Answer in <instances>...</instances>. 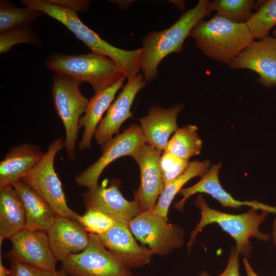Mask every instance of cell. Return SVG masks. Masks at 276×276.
<instances>
[{"label":"cell","instance_id":"6da1fadb","mask_svg":"<svg viewBox=\"0 0 276 276\" xmlns=\"http://www.w3.org/2000/svg\"><path fill=\"white\" fill-rule=\"evenodd\" d=\"M212 11L211 2L199 0L185 11L171 27L160 31L149 32L142 39L141 70L146 82L158 78V66L170 54L183 51L185 39L195 25Z\"/></svg>","mask_w":276,"mask_h":276},{"label":"cell","instance_id":"7a4b0ae2","mask_svg":"<svg viewBox=\"0 0 276 276\" xmlns=\"http://www.w3.org/2000/svg\"><path fill=\"white\" fill-rule=\"evenodd\" d=\"M21 2L27 7L39 10L62 24L90 49L91 52L111 59L120 68L128 80L138 75L141 70V48L128 51L112 45L85 25L73 10L51 5L45 0Z\"/></svg>","mask_w":276,"mask_h":276},{"label":"cell","instance_id":"3957f363","mask_svg":"<svg viewBox=\"0 0 276 276\" xmlns=\"http://www.w3.org/2000/svg\"><path fill=\"white\" fill-rule=\"evenodd\" d=\"M189 36L204 55L227 64L255 40L246 24L234 23L217 14L200 20Z\"/></svg>","mask_w":276,"mask_h":276},{"label":"cell","instance_id":"277c9868","mask_svg":"<svg viewBox=\"0 0 276 276\" xmlns=\"http://www.w3.org/2000/svg\"><path fill=\"white\" fill-rule=\"evenodd\" d=\"M196 206L201 212L199 222L191 232L187 244L190 249L198 234L206 225L217 224L235 241V246L239 255L248 257L252 250L249 239L255 237L260 241H267L271 236L261 232L259 226L265 220L268 213H257V210L251 208L247 212L235 215L224 213L211 208L201 195L197 196Z\"/></svg>","mask_w":276,"mask_h":276},{"label":"cell","instance_id":"5b68a950","mask_svg":"<svg viewBox=\"0 0 276 276\" xmlns=\"http://www.w3.org/2000/svg\"><path fill=\"white\" fill-rule=\"evenodd\" d=\"M45 65L55 74L67 75L80 84L89 83L95 94L113 85L125 76L111 59L92 52L79 55L54 53L47 58Z\"/></svg>","mask_w":276,"mask_h":276},{"label":"cell","instance_id":"8992f818","mask_svg":"<svg viewBox=\"0 0 276 276\" xmlns=\"http://www.w3.org/2000/svg\"><path fill=\"white\" fill-rule=\"evenodd\" d=\"M80 84L67 75L55 74L51 85L55 109L64 127V148L70 160L76 157L79 121L85 112L89 100L81 93Z\"/></svg>","mask_w":276,"mask_h":276},{"label":"cell","instance_id":"52a82bcc","mask_svg":"<svg viewBox=\"0 0 276 276\" xmlns=\"http://www.w3.org/2000/svg\"><path fill=\"white\" fill-rule=\"evenodd\" d=\"M64 148V141L58 137L48 146L40 161L21 180L39 194L50 206L56 216L77 221L80 216L67 205L61 182L54 168L57 153Z\"/></svg>","mask_w":276,"mask_h":276},{"label":"cell","instance_id":"ba28073f","mask_svg":"<svg viewBox=\"0 0 276 276\" xmlns=\"http://www.w3.org/2000/svg\"><path fill=\"white\" fill-rule=\"evenodd\" d=\"M87 247L72 254L62 262V268L70 276H132L127 267L107 249L99 236L90 234Z\"/></svg>","mask_w":276,"mask_h":276},{"label":"cell","instance_id":"9c48e42d","mask_svg":"<svg viewBox=\"0 0 276 276\" xmlns=\"http://www.w3.org/2000/svg\"><path fill=\"white\" fill-rule=\"evenodd\" d=\"M128 226L135 238L147 245L153 255L165 256L183 245V228L169 223L167 218L152 211L141 212Z\"/></svg>","mask_w":276,"mask_h":276},{"label":"cell","instance_id":"30bf717a","mask_svg":"<svg viewBox=\"0 0 276 276\" xmlns=\"http://www.w3.org/2000/svg\"><path fill=\"white\" fill-rule=\"evenodd\" d=\"M145 143L140 127L135 124L131 125L101 146V156L75 177L76 183L87 189L95 187L98 185L101 173L108 165L122 156L132 157Z\"/></svg>","mask_w":276,"mask_h":276},{"label":"cell","instance_id":"8fae6325","mask_svg":"<svg viewBox=\"0 0 276 276\" xmlns=\"http://www.w3.org/2000/svg\"><path fill=\"white\" fill-rule=\"evenodd\" d=\"M163 152L145 143L132 156L140 171V185L134 193V200L141 212L152 210L164 189L159 166Z\"/></svg>","mask_w":276,"mask_h":276},{"label":"cell","instance_id":"7c38bea8","mask_svg":"<svg viewBox=\"0 0 276 276\" xmlns=\"http://www.w3.org/2000/svg\"><path fill=\"white\" fill-rule=\"evenodd\" d=\"M233 69L251 70L266 88L276 85V39L270 35L254 40L228 64Z\"/></svg>","mask_w":276,"mask_h":276},{"label":"cell","instance_id":"4fadbf2b","mask_svg":"<svg viewBox=\"0 0 276 276\" xmlns=\"http://www.w3.org/2000/svg\"><path fill=\"white\" fill-rule=\"evenodd\" d=\"M120 180H112L108 186L98 185L83 194L86 210H98L115 221L129 223L141 213L135 200L125 198L120 190Z\"/></svg>","mask_w":276,"mask_h":276},{"label":"cell","instance_id":"5bb4252c","mask_svg":"<svg viewBox=\"0 0 276 276\" xmlns=\"http://www.w3.org/2000/svg\"><path fill=\"white\" fill-rule=\"evenodd\" d=\"M12 248L7 254L16 260L52 270H56V262L47 233L25 229L10 239Z\"/></svg>","mask_w":276,"mask_h":276},{"label":"cell","instance_id":"9a60e30c","mask_svg":"<svg viewBox=\"0 0 276 276\" xmlns=\"http://www.w3.org/2000/svg\"><path fill=\"white\" fill-rule=\"evenodd\" d=\"M146 82L141 74L128 81L96 130L94 137L98 145H102L111 140L114 134H119L123 123L132 117L131 107L137 94L145 87Z\"/></svg>","mask_w":276,"mask_h":276},{"label":"cell","instance_id":"2e32d148","mask_svg":"<svg viewBox=\"0 0 276 276\" xmlns=\"http://www.w3.org/2000/svg\"><path fill=\"white\" fill-rule=\"evenodd\" d=\"M99 237L104 246L129 269L143 267L151 262L152 252L137 243L128 223L116 221L110 230Z\"/></svg>","mask_w":276,"mask_h":276},{"label":"cell","instance_id":"e0dca14e","mask_svg":"<svg viewBox=\"0 0 276 276\" xmlns=\"http://www.w3.org/2000/svg\"><path fill=\"white\" fill-rule=\"evenodd\" d=\"M52 251L57 261L84 250L88 245L89 233L77 221L56 216L47 232Z\"/></svg>","mask_w":276,"mask_h":276},{"label":"cell","instance_id":"ac0fdd59","mask_svg":"<svg viewBox=\"0 0 276 276\" xmlns=\"http://www.w3.org/2000/svg\"><path fill=\"white\" fill-rule=\"evenodd\" d=\"M221 164L218 163L213 165L201 177V179L194 185L186 188H182L178 194L182 198L176 203L174 207L178 211H182L185 202L191 196L197 193H205L210 195L218 201L224 208L239 209L242 206H248L257 210L269 213L272 207L256 201H242L234 199L221 186L218 177V173Z\"/></svg>","mask_w":276,"mask_h":276},{"label":"cell","instance_id":"d6986e66","mask_svg":"<svg viewBox=\"0 0 276 276\" xmlns=\"http://www.w3.org/2000/svg\"><path fill=\"white\" fill-rule=\"evenodd\" d=\"M182 108L181 104L168 108L157 106L150 107L148 114L139 120L146 144L164 151L170 135L178 128L177 117Z\"/></svg>","mask_w":276,"mask_h":276},{"label":"cell","instance_id":"ffe728a7","mask_svg":"<svg viewBox=\"0 0 276 276\" xmlns=\"http://www.w3.org/2000/svg\"><path fill=\"white\" fill-rule=\"evenodd\" d=\"M39 145L26 143L12 147L0 163V189L13 187L41 159Z\"/></svg>","mask_w":276,"mask_h":276},{"label":"cell","instance_id":"44dd1931","mask_svg":"<svg viewBox=\"0 0 276 276\" xmlns=\"http://www.w3.org/2000/svg\"><path fill=\"white\" fill-rule=\"evenodd\" d=\"M126 79L125 76H123L113 85L95 94L89 99L84 115L79 121L80 127H83L84 131L78 144L79 150L90 148L92 138L103 114L108 109L116 93L122 87Z\"/></svg>","mask_w":276,"mask_h":276},{"label":"cell","instance_id":"7402d4cb","mask_svg":"<svg viewBox=\"0 0 276 276\" xmlns=\"http://www.w3.org/2000/svg\"><path fill=\"white\" fill-rule=\"evenodd\" d=\"M23 203L26 216V228L47 233L56 215L48 203L22 180L13 186Z\"/></svg>","mask_w":276,"mask_h":276},{"label":"cell","instance_id":"603a6c76","mask_svg":"<svg viewBox=\"0 0 276 276\" xmlns=\"http://www.w3.org/2000/svg\"><path fill=\"white\" fill-rule=\"evenodd\" d=\"M26 224L24 206L13 187L0 189L1 243L25 229Z\"/></svg>","mask_w":276,"mask_h":276},{"label":"cell","instance_id":"cb8c5ba5","mask_svg":"<svg viewBox=\"0 0 276 276\" xmlns=\"http://www.w3.org/2000/svg\"><path fill=\"white\" fill-rule=\"evenodd\" d=\"M210 160H195L190 163L186 171L165 186L152 211L154 213L167 218L169 209L176 194L190 180L196 176L201 177L208 171Z\"/></svg>","mask_w":276,"mask_h":276},{"label":"cell","instance_id":"d4e9b609","mask_svg":"<svg viewBox=\"0 0 276 276\" xmlns=\"http://www.w3.org/2000/svg\"><path fill=\"white\" fill-rule=\"evenodd\" d=\"M202 142L196 125H185L174 132L164 151L181 158L189 159L200 153Z\"/></svg>","mask_w":276,"mask_h":276},{"label":"cell","instance_id":"484cf974","mask_svg":"<svg viewBox=\"0 0 276 276\" xmlns=\"http://www.w3.org/2000/svg\"><path fill=\"white\" fill-rule=\"evenodd\" d=\"M44 13L29 7L18 8L8 1H0V32L28 26Z\"/></svg>","mask_w":276,"mask_h":276},{"label":"cell","instance_id":"4316f807","mask_svg":"<svg viewBox=\"0 0 276 276\" xmlns=\"http://www.w3.org/2000/svg\"><path fill=\"white\" fill-rule=\"evenodd\" d=\"M246 24L254 39L269 36L276 27V0L259 1L256 11Z\"/></svg>","mask_w":276,"mask_h":276},{"label":"cell","instance_id":"83f0119b","mask_svg":"<svg viewBox=\"0 0 276 276\" xmlns=\"http://www.w3.org/2000/svg\"><path fill=\"white\" fill-rule=\"evenodd\" d=\"M259 1L215 0L211 2V10L217 15L237 24H246L257 8Z\"/></svg>","mask_w":276,"mask_h":276},{"label":"cell","instance_id":"f1b7e54d","mask_svg":"<svg viewBox=\"0 0 276 276\" xmlns=\"http://www.w3.org/2000/svg\"><path fill=\"white\" fill-rule=\"evenodd\" d=\"M28 43L39 47L41 41L30 26L15 28L0 34V53L6 54L15 45Z\"/></svg>","mask_w":276,"mask_h":276},{"label":"cell","instance_id":"f546056e","mask_svg":"<svg viewBox=\"0 0 276 276\" xmlns=\"http://www.w3.org/2000/svg\"><path fill=\"white\" fill-rule=\"evenodd\" d=\"M77 222L89 233L99 236L110 230L116 221L98 210L89 209L79 216Z\"/></svg>","mask_w":276,"mask_h":276},{"label":"cell","instance_id":"4dcf8cb0","mask_svg":"<svg viewBox=\"0 0 276 276\" xmlns=\"http://www.w3.org/2000/svg\"><path fill=\"white\" fill-rule=\"evenodd\" d=\"M190 163L188 159L164 151L160 158L159 166L165 187L182 174Z\"/></svg>","mask_w":276,"mask_h":276},{"label":"cell","instance_id":"1f68e13d","mask_svg":"<svg viewBox=\"0 0 276 276\" xmlns=\"http://www.w3.org/2000/svg\"><path fill=\"white\" fill-rule=\"evenodd\" d=\"M10 276H65L62 271L52 270L16 260H11Z\"/></svg>","mask_w":276,"mask_h":276},{"label":"cell","instance_id":"d6a6232c","mask_svg":"<svg viewBox=\"0 0 276 276\" xmlns=\"http://www.w3.org/2000/svg\"><path fill=\"white\" fill-rule=\"evenodd\" d=\"M239 256V254L235 247H233L228 257L226 268L221 274L216 276H240ZM198 276L214 275L210 274L205 270H202Z\"/></svg>","mask_w":276,"mask_h":276},{"label":"cell","instance_id":"836d02e7","mask_svg":"<svg viewBox=\"0 0 276 276\" xmlns=\"http://www.w3.org/2000/svg\"><path fill=\"white\" fill-rule=\"evenodd\" d=\"M53 5L68 9L76 12H85L87 11L90 1L86 0H45Z\"/></svg>","mask_w":276,"mask_h":276},{"label":"cell","instance_id":"e575fe53","mask_svg":"<svg viewBox=\"0 0 276 276\" xmlns=\"http://www.w3.org/2000/svg\"><path fill=\"white\" fill-rule=\"evenodd\" d=\"M243 263L246 276H259L251 266L247 258H244Z\"/></svg>","mask_w":276,"mask_h":276},{"label":"cell","instance_id":"d590c367","mask_svg":"<svg viewBox=\"0 0 276 276\" xmlns=\"http://www.w3.org/2000/svg\"><path fill=\"white\" fill-rule=\"evenodd\" d=\"M111 2L116 4L121 8L124 9L128 7L130 5L132 1H112Z\"/></svg>","mask_w":276,"mask_h":276},{"label":"cell","instance_id":"8d00e7d4","mask_svg":"<svg viewBox=\"0 0 276 276\" xmlns=\"http://www.w3.org/2000/svg\"><path fill=\"white\" fill-rule=\"evenodd\" d=\"M0 276H10L9 269L4 265L1 256L0 258Z\"/></svg>","mask_w":276,"mask_h":276},{"label":"cell","instance_id":"74e56055","mask_svg":"<svg viewBox=\"0 0 276 276\" xmlns=\"http://www.w3.org/2000/svg\"><path fill=\"white\" fill-rule=\"evenodd\" d=\"M271 237L274 245L276 246V218L273 220L272 225Z\"/></svg>","mask_w":276,"mask_h":276},{"label":"cell","instance_id":"f35d334b","mask_svg":"<svg viewBox=\"0 0 276 276\" xmlns=\"http://www.w3.org/2000/svg\"><path fill=\"white\" fill-rule=\"evenodd\" d=\"M171 3L175 4L181 10L185 9V2L183 1H170Z\"/></svg>","mask_w":276,"mask_h":276},{"label":"cell","instance_id":"ab89813d","mask_svg":"<svg viewBox=\"0 0 276 276\" xmlns=\"http://www.w3.org/2000/svg\"><path fill=\"white\" fill-rule=\"evenodd\" d=\"M272 37H273L274 38L276 39V27L274 28V29L273 30Z\"/></svg>","mask_w":276,"mask_h":276},{"label":"cell","instance_id":"60d3db41","mask_svg":"<svg viewBox=\"0 0 276 276\" xmlns=\"http://www.w3.org/2000/svg\"><path fill=\"white\" fill-rule=\"evenodd\" d=\"M132 276H137V275H133V274H132Z\"/></svg>","mask_w":276,"mask_h":276}]
</instances>
